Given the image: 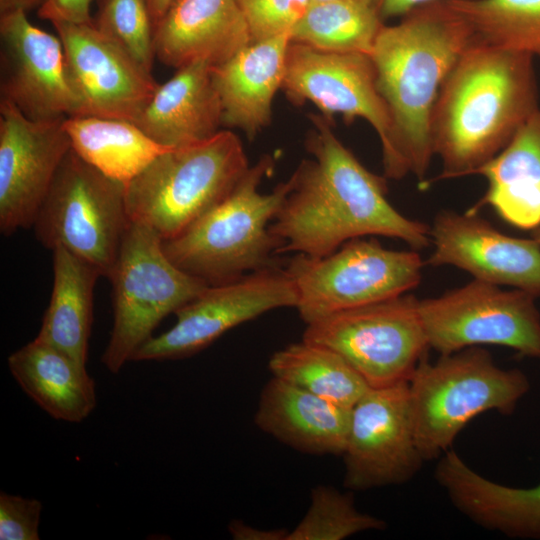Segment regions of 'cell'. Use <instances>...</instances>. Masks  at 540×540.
I'll return each mask as SVG.
<instances>
[{"label":"cell","mask_w":540,"mask_h":540,"mask_svg":"<svg viewBox=\"0 0 540 540\" xmlns=\"http://www.w3.org/2000/svg\"><path fill=\"white\" fill-rule=\"evenodd\" d=\"M539 108L534 58L475 40L450 71L433 108L432 147L442 161L437 180L474 175Z\"/></svg>","instance_id":"2"},{"label":"cell","mask_w":540,"mask_h":540,"mask_svg":"<svg viewBox=\"0 0 540 540\" xmlns=\"http://www.w3.org/2000/svg\"><path fill=\"white\" fill-rule=\"evenodd\" d=\"M384 520L359 511L351 494L317 485L311 490L310 506L287 540H343L369 530H383Z\"/></svg>","instance_id":"31"},{"label":"cell","mask_w":540,"mask_h":540,"mask_svg":"<svg viewBox=\"0 0 540 540\" xmlns=\"http://www.w3.org/2000/svg\"><path fill=\"white\" fill-rule=\"evenodd\" d=\"M49 0H0V14L23 11L28 14L32 10H39Z\"/></svg>","instance_id":"38"},{"label":"cell","mask_w":540,"mask_h":540,"mask_svg":"<svg viewBox=\"0 0 540 540\" xmlns=\"http://www.w3.org/2000/svg\"><path fill=\"white\" fill-rule=\"evenodd\" d=\"M271 156L261 157L215 206L182 232L163 240L167 257L182 271L218 285L280 265L279 244L269 225L290 190L288 179L270 193L259 192L271 173Z\"/></svg>","instance_id":"4"},{"label":"cell","mask_w":540,"mask_h":540,"mask_svg":"<svg viewBox=\"0 0 540 540\" xmlns=\"http://www.w3.org/2000/svg\"><path fill=\"white\" fill-rule=\"evenodd\" d=\"M268 367L273 377L346 408L370 388L336 351L304 339L276 351Z\"/></svg>","instance_id":"28"},{"label":"cell","mask_w":540,"mask_h":540,"mask_svg":"<svg viewBox=\"0 0 540 540\" xmlns=\"http://www.w3.org/2000/svg\"><path fill=\"white\" fill-rule=\"evenodd\" d=\"M108 279L113 287V327L101 362L117 374L169 314L197 297L205 281L178 268L152 229L129 223Z\"/></svg>","instance_id":"7"},{"label":"cell","mask_w":540,"mask_h":540,"mask_svg":"<svg viewBox=\"0 0 540 540\" xmlns=\"http://www.w3.org/2000/svg\"><path fill=\"white\" fill-rule=\"evenodd\" d=\"M435 479L452 504L475 524L510 538L540 540V483L517 488L493 482L451 449L437 464Z\"/></svg>","instance_id":"22"},{"label":"cell","mask_w":540,"mask_h":540,"mask_svg":"<svg viewBox=\"0 0 540 540\" xmlns=\"http://www.w3.org/2000/svg\"><path fill=\"white\" fill-rule=\"evenodd\" d=\"M251 42L236 0H174L153 28L155 57L176 69L219 64Z\"/></svg>","instance_id":"19"},{"label":"cell","mask_w":540,"mask_h":540,"mask_svg":"<svg viewBox=\"0 0 540 540\" xmlns=\"http://www.w3.org/2000/svg\"><path fill=\"white\" fill-rule=\"evenodd\" d=\"M8 368L22 391L55 420L80 423L97 404L86 365L37 338L11 353Z\"/></svg>","instance_id":"24"},{"label":"cell","mask_w":540,"mask_h":540,"mask_svg":"<svg viewBox=\"0 0 540 540\" xmlns=\"http://www.w3.org/2000/svg\"><path fill=\"white\" fill-rule=\"evenodd\" d=\"M251 36L261 41L289 34L305 14L311 0H236Z\"/></svg>","instance_id":"33"},{"label":"cell","mask_w":540,"mask_h":540,"mask_svg":"<svg viewBox=\"0 0 540 540\" xmlns=\"http://www.w3.org/2000/svg\"><path fill=\"white\" fill-rule=\"evenodd\" d=\"M530 383L518 369H502L478 346L424 357L408 380L417 447L425 461L450 450L460 431L479 414L514 412Z\"/></svg>","instance_id":"5"},{"label":"cell","mask_w":540,"mask_h":540,"mask_svg":"<svg viewBox=\"0 0 540 540\" xmlns=\"http://www.w3.org/2000/svg\"><path fill=\"white\" fill-rule=\"evenodd\" d=\"M53 287L37 339L86 365L100 271L63 247L52 250Z\"/></svg>","instance_id":"26"},{"label":"cell","mask_w":540,"mask_h":540,"mask_svg":"<svg viewBox=\"0 0 540 540\" xmlns=\"http://www.w3.org/2000/svg\"><path fill=\"white\" fill-rule=\"evenodd\" d=\"M249 167L240 138L229 130L172 148L125 186L129 220L171 239L226 197Z\"/></svg>","instance_id":"6"},{"label":"cell","mask_w":540,"mask_h":540,"mask_svg":"<svg viewBox=\"0 0 540 540\" xmlns=\"http://www.w3.org/2000/svg\"><path fill=\"white\" fill-rule=\"evenodd\" d=\"M64 52L79 111L77 116L134 123L158 83L92 23H53ZM75 117V116H74Z\"/></svg>","instance_id":"16"},{"label":"cell","mask_w":540,"mask_h":540,"mask_svg":"<svg viewBox=\"0 0 540 540\" xmlns=\"http://www.w3.org/2000/svg\"><path fill=\"white\" fill-rule=\"evenodd\" d=\"M327 1H338V0H311L312 3H320V2H327ZM344 1H357V2H364L374 5V0H344Z\"/></svg>","instance_id":"40"},{"label":"cell","mask_w":540,"mask_h":540,"mask_svg":"<svg viewBox=\"0 0 540 540\" xmlns=\"http://www.w3.org/2000/svg\"><path fill=\"white\" fill-rule=\"evenodd\" d=\"M93 25L151 72L156 59L153 24L144 0H99Z\"/></svg>","instance_id":"32"},{"label":"cell","mask_w":540,"mask_h":540,"mask_svg":"<svg viewBox=\"0 0 540 540\" xmlns=\"http://www.w3.org/2000/svg\"><path fill=\"white\" fill-rule=\"evenodd\" d=\"M424 263L415 251H396L355 238L322 257L294 254L284 268L292 278L303 322L401 296L417 287Z\"/></svg>","instance_id":"8"},{"label":"cell","mask_w":540,"mask_h":540,"mask_svg":"<svg viewBox=\"0 0 540 540\" xmlns=\"http://www.w3.org/2000/svg\"><path fill=\"white\" fill-rule=\"evenodd\" d=\"M228 531L233 539L236 540H287L288 530L277 529H258L249 526L241 520H233L228 526Z\"/></svg>","instance_id":"36"},{"label":"cell","mask_w":540,"mask_h":540,"mask_svg":"<svg viewBox=\"0 0 540 540\" xmlns=\"http://www.w3.org/2000/svg\"><path fill=\"white\" fill-rule=\"evenodd\" d=\"M290 42L289 34L251 42L211 66L223 126L238 128L252 140L270 124L272 102L285 77Z\"/></svg>","instance_id":"20"},{"label":"cell","mask_w":540,"mask_h":540,"mask_svg":"<svg viewBox=\"0 0 540 540\" xmlns=\"http://www.w3.org/2000/svg\"><path fill=\"white\" fill-rule=\"evenodd\" d=\"M418 302L403 294L337 312L307 324L302 339L336 351L369 387L408 382L429 348Z\"/></svg>","instance_id":"10"},{"label":"cell","mask_w":540,"mask_h":540,"mask_svg":"<svg viewBox=\"0 0 540 540\" xmlns=\"http://www.w3.org/2000/svg\"><path fill=\"white\" fill-rule=\"evenodd\" d=\"M475 40L446 0L421 5L379 31L369 55L393 121L399 179L412 173L425 184L435 156L434 105L450 71Z\"/></svg>","instance_id":"3"},{"label":"cell","mask_w":540,"mask_h":540,"mask_svg":"<svg viewBox=\"0 0 540 540\" xmlns=\"http://www.w3.org/2000/svg\"><path fill=\"white\" fill-rule=\"evenodd\" d=\"M292 278L277 265L248 273L231 282L209 285L179 308L175 324L152 336L132 361H164L190 357L211 345L227 331L283 307H296Z\"/></svg>","instance_id":"13"},{"label":"cell","mask_w":540,"mask_h":540,"mask_svg":"<svg viewBox=\"0 0 540 540\" xmlns=\"http://www.w3.org/2000/svg\"><path fill=\"white\" fill-rule=\"evenodd\" d=\"M384 24L373 4L312 3L290 31V40L327 52L370 54Z\"/></svg>","instance_id":"29"},{"label":"cell","mask_w":540,"mask_h":540,"mask_svg":"<svg viewBox=\"0 0 540 540\" xmlns=\"http://www.w3.org/2000/svg\"><path fill=\"white\" fill-rule=\"evenodd\" d=\"M532 238L540 244V226L533 229Z\"/></svg>","instance_id":"41"},{"label":"cell","mask_w":540,"mask_h":540,"mask_svg":"<svg viewBox=\"0 0 540 540\" xmlns=\"http://www.w3.org/2000/svg\"><path fill=\"white\" fill-rule=\"evenodd\" d=\"M0 100L33 120L78 115L59 36L33 25L27 13L0 14Z\"/></svg>","instance_id":"17"},{"label":"cell","mask_w":540,"mask_h":540,"mask_svg":"<svg viewBox=\"0 0 540 540\" xmlns=\"http://www.w3.org/2000/svg\"><path fill=\"white\" fill-rule=\"evenodd\" d=\"M536 297L520 289L474 279L439 297L419 300L429 348L441 355L479 345L512 348L540 358V314Z\"/></svg>","instance_id":"11"},{"label":"cell","mask_w":540,"mask_h":540,"mask_svg":"<svg viewBox=\"0 0 540 540\" xmlns=\"http://www.w3.org/2000/svg\"><path fill=\"white\" fill-rule=\"evenodd\" d=\"M474 175L483 176L487 188L469 211L478 213L488 206L515 227L533 230L540 226V108Z\"/></svg>","instance_id":"25"},{"label":"cell","mask_w":540,"mask_h":540,"mask_svg":"<svg viewBox=\"0 0 540 540\" xmlns=\"http://www.w3.org/2000/svg\"><path fill=\"white\" fill-rule=\"evenodd\" d=\"M148 9L153 28L165 14L174 0H144Z\"/></svg>","instance_id":"39"},{"label":"cell","mask_w":540,"mask_h":540,"mask_svg":"<svg viewBox=\"0 0 540 540\" xmlns=\"http://www.w3.org/2000/svg\"><path fill=\"white\" fill-rule=\"evenodd\" d=\"M434 245L427 263L451 265L474 279L540 295V244L508 236L477 212L440 211L430 227Z\"/></svg>","instance_id":"18"},{"label":"cell","mask_w":540,"mask_h":540,"mask_svg":"<svg viewBox=\"0 0 540 540\" xmlns=\"http://www.w3.org/2000/svg\"><path fill=\"white\" fill-rule=\"evenodd\" d=\"M306 141L314 157L291 175L290 190L269 225L283 253L326 256L366 236L400 239L414 249L430 243V227L409 219L387 200L385 177L365 168L324 116H311Z\"/></svg>","instance_id":"1"},{"label":"cell","mask_w":540,"mask_h":540,"mask_svg":"<svg viewBox=\"0 0 540 540\" xmlns=\"http://www.w3.org/2000/svg\"><path fill=\"white\" fill-rule=\"evenodd\" d=\"M66 118L33 120L0 100V231L10 236L33 226L67 154Z\"/></svg>","instance_id":"15"},{"label":"cell","mask_w":540,"mask_h":540,"mask_svg":"<svg viewBox=\"0 0 540 540\" xmlns=\"http://www.w3.org/2000/svg\"><path fill=\"white\" fill-rule=\"evenodd\" d=\"M91 3L92 0H49L37 14L52 24L57 22L89 24L93 22L90 13Z\"/></svg>","instance_id":"35"},{"label":"cell","mask_w":540,"mask_h":540,"mask_svg":"<svg viewBox=\"0 0 540 540\" xmlns=\"http://www.w3.org/2000/svg\"><path fill=\"white\" fill-rule=\"evenodd\" d=\"M476 41L540 59V0H446Z\"/></svg>","instance_id":"30"},{"label":"cell","mask_w":540,"mask_h":540,"mask_svg":"<svg viewBox=\"0 0 540 540\" xmlns=\"http://www.w3.org/2000/svg\"><path fill=\"white\" fill-rule=\"evenodd\" d=\"M350 417L351 408L272 376L260 393L254 422L263 432L300 452L342 456Z\"/></svg>","instance_id":"21"},{"label":"cell","mask_w":540,"mask_h":540,"mask_svg":"<svg viewBox=\"0 0 540 540\" xmlns=\"http://www.w3.org/2000/svg\"><path fill=\"white\" fill-rule=\"evenodd\" d=\"M64 126L72 150L81 159L125 186L159 155L172 149L125 120L75 116L67 117Z\"/></svg>","instance_id":"27"},{"label":"cell","mask_w":540,"mask_h":540,"mask_svg":"<svg viewBox=\"0 0 540 540\" xmlns=\"http://www.w3.org/2000/svg\"><path fill=\"white\" fill-rule=\"evenodd\" d=\"M42 503L34 498L0 493V539L38 540Z\"/></svg>","instance_id":"34"},{"label":"cell","mask_w":540,"mask_h":540,"mask_svg":"<svg viewBox=\"0 0 540 540\" xmlns=\"http://www.w3.org/2000/svg\"><path fill=\"white\" fill-rule=\"evenodd\" d=\"M129 223L125 185L107 177L71 149L32 227L44 247H63L108 278Z\"/></svg>","instance_id":"9"},{"label":"cell","mask_w":540,"mask_h":540,"mask_svg":"<svg viewBox=\"0 0 540 540\" xmlns=\"http://www.w3.org/2000/svg\"><path fill=\"white\" fill-rule=\"evenodd\" d=\"M435 0H374V7L385 22L394 17H403L413 9Z\"/></svg>","instance_id":"37"},{"label":"cell","mask_w":540,"mask_h":540,"mask_svg":"<svg viewBox=\"0 0 540 540\" xmlns=\"http://www.w3.org/2000/svg\"><path fill=\"white\" fill-rule=\"evenodd\" d=\"M281 89L294 103L312 102L329 121L335 114L347 122L366 120L380 140L384 176L399 179L393 121L369 54L327 52L290 42Z\"/></svg>","instance_id":"12"},{"label":"cell","mask_w":540,"mask_h":540,"mask_svg":"<svg viewBox=\"0 0 540 540\" xmlns=\"http://www.w3.org/2000/svg\"><path fill=\"white\" fill-rule=\"evenodd\" d=\"M344 486L363 491L411 480L425 461L417 447L408 382L372 388L351 408Z\"/></svg>","instance_id":"14"},{"label":"cell","mask_w":540,"mask_h":540,"mask_svg":"<svg viewBox=\"0 0 540 540\" xmlns=\"http://www.w3.org/2000/svg\"><path fill=\"white\" fill-rule=\"evenodd\" d=\"M155 142L172 148L212 138L222 127V107L211 65L196 61L159 84L134 122Z\"/></svg>","instance_id":"23"}]
</instances>
